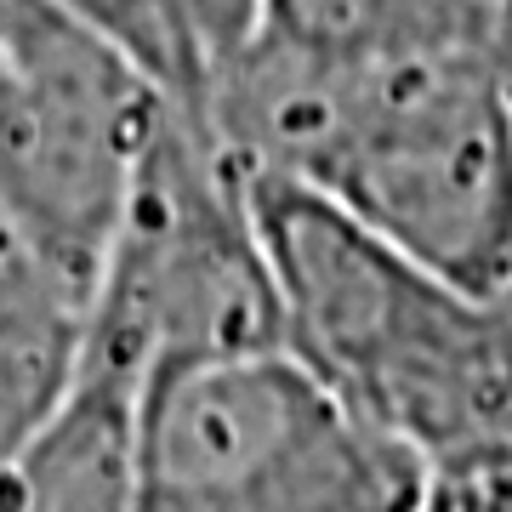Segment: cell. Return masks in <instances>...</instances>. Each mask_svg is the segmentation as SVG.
<instances>
[{
  "mask_svg": "<svg viewBox=\"0 0 512 512\" xmlns=\"http://www.w3.org/2000/svg\"><path fill=\"white\" fill-rule=\"evenodd\" d=\"M245 194L285 353L330 399L427 473L512 456V336L490 296L410 262L313 188L251 177Z\"/></svg>",
  "mask_w": 512,
  "mask_h": 512,
  "instance_id": "obj_1",
  "label": "cell"
},
{
  "mask_svg": "<svg viewBox=\"0 0 512 512\" xmlns=\"http://www.w3.org/2000/svg\"><path fill=\"white\" fill-rule=\"evenodd\" d=\"M251 348H285L251 194L217 143L171 109L92 279L80 353L143 387L165 365Z\"/></svg>",
  "mask_w": 512,
  "mask_h": 512,
  "instance_id": "obj_2",
  "label": "cell"
},
{
  "mask_svg": "<svg viewBox=\"0 0 512 512\" xmlns=\"http://www.w3.org/2000/svg\"><path fill=\"white\" fill-rule=\"evenodd\" d=\"M171 97L57 0H0V211L92 296Z\"/></svg>",
  "mask_w": 512,
  "mask_h": 512,
  "instance_id": "obj_3",
  "label": "cell"
},
{
  "mask_svg": "<svg viewBox=\"0 0 512 512\" xmlns=\"http://www.w3.org/2000/svg\"><path fill=\"white\" fill-rule=\"evenodd\" d=\"M86 348V296L0 211V467L35 439Z\"/></svg>",
  "mask_w": 512,
  "mask_h": 512,
  "instance_id": "obj_4",
  "label": "cell"
},
{
  "mask_svg": "<svg viewBox=\"0 0 512 512\" xmlns=\"http://www.w3.org/2000/svg\"><path fill=\"white\" fill-rule=\"evenodd\" d=\"M421 467L410 450L387 444L359 421H342L325 444H313L302 461L245 495L211 501V507H148L131 501V512H416L421 507Z\"/></svg>",
  "mask_w": 512,
  "mask_h": 512,
  "instance_id": "obj_5",
  "label": "cell"
},
{
  "mask_svg": "<svg viewBox=\"0 0 512 512\" xmlns=\"http://www.w3.org/2000/svg\"><path fill=\"white\" fill-rule=\"evenodd\" d=\"M171 52V103L194 109L222 69L251 52L274 23V0H154Z\"/></svg>",
  "mask_w": 512,
  "mask_h": 512,
  "instance_id": "obj_6",
  "label": "cell"
},
{
  "mask_svg": "<svg viewBox=\"0 0 512 512\" xmlns=\"http://www.w3.org/2000/svg\"><path fill=\"white\" fill-rule=\"evenodd\" d=\"M57 6H69L80 23H92L103 40H114L171 97V52H165V29H160L154 0H57Z\"/></svg>",
  "mask_w": 512,
  "mask_h": 512,
  "instance_id": "obj_7",
  "label": "cell"
}]
</instances>
